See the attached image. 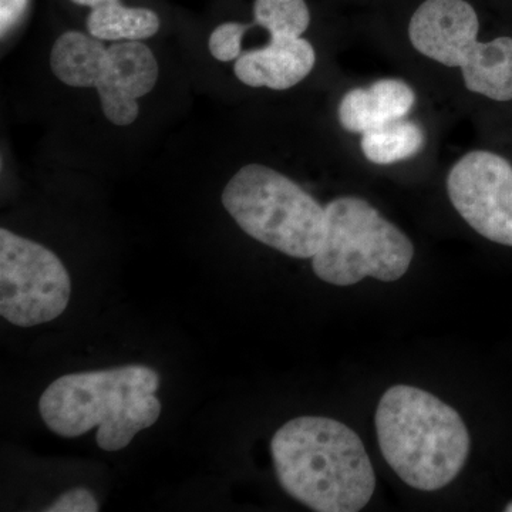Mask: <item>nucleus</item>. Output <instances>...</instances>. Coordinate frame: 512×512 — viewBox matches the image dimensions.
I'll list each match as a JSON object with an SVG mask.
<instances>
[{
  "mask_svg": "<svg viewBox=\"0 0 512 512\" xmlns=\"http://www.w3.org/2000/svg\"><path fill=\"white\" fill-rule=\"evenodd\" d=\"M286 493L318 512H357L372 500L376 474L356 431L330 417L301 416L271 441Z\"/></svg>",
  "mask_w": 512,
  "mask_h": 512,
  "instance_id": "nucleus-1",
  "label": "nucleus"
},
{
  "mask_svg": "<svg viewBox=\"0 0 512 512\" xmlns=\"http://www.w3.org/2000/svg\"><path fill=\"white\" fill-rule=\"evenodd\" d=\"M380 451L400 480L416 490H441L466 466L471 439L456 409L419 387L396 384L377 406Z\"/></svg>",
  "mask_w": 512,
  "mask_h": 512,
  "instance_id": "nucleus-2",
  "label": "nucleus"
},
{
  "mask_svg": "<svg viewBox=\"0 0 512 512\" xmlns=\"http://www.w3.org/2000/svg\"><path fill=\"white\" fill-rule=\"evenodd\" d=\"M238 227L266 247L296 259L315 256L325 237V207L301 185L268 165L239 168L222 191Z\"/></svg>",
  "mask_w": 512,
  "mask_h": 512,
  "instance_id": "nucleus-3",
  "label": "nucleus"
},
{
  "mask_svg": "<svg viewBox=\"0 0 512 512\" xmlns=\"http://www.w3.org/2000/svg\"><path fill=\"white\" fill-rule=\"evenodd\" d=\"M325 237L312 258L326 284L352 286L365 278L399 281L414 258L412 239L366 200L340 197L325 207Z\"/></svg>",
  "mask_w": 512,
  "mask_h": 512,
  "instance_id": "nucleus-4",
  "label": "nucleus"
},
{
  "mask_svg": "<svg viewBox=\"0 0 512 512\" xmlns=\"http://www.w3.org/2000/svg\"><path fill=\"white\" fill-rule=\"evenodd\" d=\"M158 387L156 370L141 365L70 373L47 387L39 412L53 433L73 439L117 416L134 397L156 393Z\"/></svg>",
  "mask_w": 512,
  "mask_h": 512,
  "instance_id": "nucleus-5",
  "label": "nucleus"
},
{
  "mask_svg": "<svg viewBox=\"0 0 512 512\" xmlns=\"http://www.w3.org/2000/svg\"><path fill=\"white\" fill-rule=\"evenodd\" d=\"M72 295V279L55 252L0 229V315L32 328L59 318Z\"/></svg>",
  "mask_w": 512,
  "mask_h": 512,
  "instance_id": "nucleus-6",
  "label": "nucleus"
},
{
  "mask_svg": "<svg viewBox=\"0 0 512 512\" xmlns=\"http://www.w3.org/2000/svg\"><path fill=\"white\" fill-rule=\"evenodd\" d=\"M454 210L477 234L512 247V164L491 151L464 154L447 175Z\"/></svg>",
  "mask_w": 512,
  "mask_h": 512,
  "instance_id": "nucleus-7",
  "label": "nucleus"
},
{
  "mask_svg": "<svg viewBox=\"0 0 512 512\" xmlns=\"http://www.w3.org/2000/svg\"><path fill=\"white\" fill-rule=\"evenodd\" d=\"M478 32L480 19L467 0H426L409 23L414 50L450 69H460Z\"/></svg>",
  "mask_w": 512,
  "mask_h": 512,
  "instance_id": "nucleus-8",
  "label": "nucleus"
},
{
  "mask_svg": "<svg viewBox=\"0 0 512 512\" xmlns=\"http://www.w3.org/2000/svg\"><path fill=\"white\" fill-rule=\"evenodd\" d=\"M158 63L143 42H117L107 50L103 76L97 83L101 109L114 126L126 127L137 120L138 99L156 87Z\"/></svg>",
  "mask_w": 512,
  "mask_h": 512,
  "instance_id": "nucleus-9",
  "label": "nucleus"
},
{
  "mask_svg": "<svg viewBox=\"0 0 512 512\" xmlns=\"http://www.w3.org/2000/svg\"><path fill=\"white\" fill-rule=\"evenodd\" d=\"M316 64L315 47L303 37H271L259 49L238 57L234 73L239 82L255 89L288 90L303 82Z\"/></svg>",
  "mask_w": 512,
  "mask_h": 512,
  "instance_id": "nucleus-10",
  "label": "nucleus"
},
{
  "mask_svg": "<svg viewBox=\"0 0 512 512\" xmlns=\"http://www.w3.org/2000/svg\"><path fill=\"white\" fill-rule=\"evenodd\" d=\"M416 104L410 84L399 79H382L369 87L349 90L340 100L338 117L343 130L363 134L392 121L406 119Z\"/></svg>",
  "mask_w": 512,
  "mask_h": 512,
  "instance_id": "nucleus-11",
  "label": "nucleus"
},
{
  "mask_svg": "<svg viewBox=\"0 0 512 512\" xmlns=\"http://www.w3.org/2000/svg\"><path fill=\"white\" fill-rule=\"evenodd\" d=\"M468 92L494 101L512 100V37L477 42L460 67Z\"/></svg>",
  "mask_w": 512,
  "mask_h": 512,
  "instance_id": "nucleus-12",
  "label": "nucleus"
},
{
  "mask_svg": "<svg viewBox=\"0 0 512 512\" xmlns=\"http://www.w3.org/2000/svg\"><path fill=\"white\" fill-rule=\"evenodd\" d=\"M106 47L100 39L86 33H63L50 52V69L59 82L74 89H96L107 60Z\"/></svg>",
  "mask_w": 512,
  "mask_h": 512,
  "instance_id": "nucleus-13",
  "label": "nucleus"
},
{
  "mask_svg": "<svg viewBox=\"0 0 512 512\" xmlns=\"http://www.w3.org/2000/svg\"><path fill=\"white\" fill-rule=\"evenodd\" d=\"M160 25L153 10L127 8L120 2L93 9L87 18L90 35L110 42H143L157 35Z\"/></svg>",
  "mask_w": 512,
  "mask_h": 512,
  "instance_id": "nucleus-14",
  "label": "nucleus"
},
{
  "mask_svg": "<svg viewBox=\"0 0 512 512\" xmlns=\"http://www.w3.org/2000/svg\"><path fill=\"white\" fill-rule=\"evenodd\" d=\"M424 143L426 134L423 127L402 119L363 133L360 148L370 163L392 165L417 156Z\"/></svg>",
  "mask_w": 512,
  "mask_h": 512,
  "instance_id": "nucleus-15",
  "label": "nucleus"
},
{
  "mask_svg": "<svg viewBox=\"0 0 512 512\" xmlns=\"http://www.w3.org/2000/svg\"><path fill=\"white\" fill-rule=\"evenodd\" d=\"M161 402L156 394L131 399L117 416L104 421L97 430V446L104 451L126 448L141 430L153 426L160 419Z\"/></svg>",
  "mask_w": 512,
  "mask_h": 512,
  "instance_id": "nucleus-16",
  "label": "nucleus"
},
{
  "mask_svg": "<svg viewBox=\"0 0 512 512\" xmlns=\"http://www.w3.org/2000/svg\"><path fill=\"white\" fill-rule=\"evenodd\" d=\"M255 22L271 37H302L311 25L305 0H255Z\"/></svg>",
  "mask_w": 512,
  "mask_h": 512,
  "instance_id": "nucleus-17",
  "label": "nucleus"
},
{
  "mask_svg": "<svg viewBox=\"0 0 512 512\" xmlns=\"http://www.w3.org/2000/svg\"><path fill=\"white\" fill-rule=\"evenodd\" d=\"M245 32H247V26L241 23L227 22L218 26L208 40L212 57L220 62L237 60L241 56L242 37Z\"/></svg>",
  "mask_w": 512,
  "mask_h": 512,
  "instance_id": "nucleus-18",
  "label": "nucleus"
},
{
  "mask_svg": "<svg viewBox=\"0 0 512 512\" xmlns=\"http://www.w3.org/2000/svg\"><path fill=\"white\" fill-rule=\"evenodd\" d=\"M99 503L92 491L87 488L77 487L60 495L59 498L46 508V512H97Z\"/></svg>",
  "mask_w": 512,
  "mask_h": 512,
  "instance_id": "nucleus-19",
  "label": "nucleus"
},
{
  "mask_svg": "<svg viewBox=\"0 0 512 512\" xmlns=\"http://www.w3.org/2000/svg\"><path fill=\"white\" fill-rule=\"evenodd\" d=\"M29 0H0V33L2 37L18 25L28 9Z\"/></svg>",
  "mask_w": 512,
  "mask_h": 512,
  "instance_id": "nucleus-20",
  "label": "nucleus"
},
{
  "mask_svg": "<svg viewBox=\"0 0 512 512\" xmlns=\"http://www.w3.org/2000/svg\"><path fill=\"white\" fill-rule=\"evenodd\" d=\"M72 2L79 6H87V8H92L93 10L111 5V3L119 2V0H72Z\"/></svg>",
  "mask_w": 512,
  "mask_h": 512,
  "instance_id": "nucleus-21",
  "label": "nucleus"
},
{
  "mask_svg": "<svg viewBox=\"0 0 512 512\" xmlns=\"http://www.w3.org/2000/svg\"><path fill=\"white\" fill-rule=\"evenodd\" d=\"M505 511L512 512V503L508 504L507 507H505Z\"/></svg>",
  "mask_w": 512,
  "mask_h": 512,
  "instance_id": "nucleus-22",
  "label": "nucleus"
}]
</instances>
